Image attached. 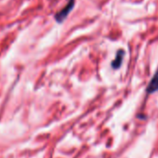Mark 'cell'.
I'll return each instance as SVG.
<instances>
[{"instance_id": "1", "label": "cell", "mask_w": 158, "mask_h": 158, "mask_svg": "<svg viewBox=\"0 0 158 158\" xmlns=\"http://www.w3.org/2000/svg\"><path fill=\"white\" fill-rule=\"evenodd\" d=\"M74 3H75V0H68V3L64 6V8L55 14V19L58 23H61L67 18L68 14L72 11L74 6Z\"/></svg>"}, {"instance_id": "2", "label": "cell", "mask_w": 158, "mask_h": 158, "mask_svg": "<svg viewBox=\"0 0 158 158\" xmlns=\"http://www.w3.org/2000/svg\"><path fill=\"white\" fill-rule=\"evenodd\" d=\"M158 90V68L152 78V80L150 81L148 87H147V92L148 93H153Z\"/></svg>"}, {"instance_id": "3", "label": "cell", "mask_w": 158, "mask_h": 158, "mask_svg": "<svg viewBox=\"0 0 158 158\" xmlns=\"http://www.w3.org/2000/svg\"><path fill=\"white\" fill-rule=\"evenodd\" d=\"M124 56H125V51L124 50H119L117 52L114 60H113V62H112V66H113L114 69H118L121 66L123 59H124Z\"/></svg>"}]
</instances>
